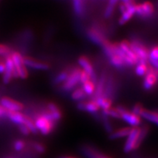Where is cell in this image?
<instances>
[{"label": "cell", "instance_id": "52a82bcc", "mask_svg": "<svg viewBox=\"0 0 158 158\" xmlns=\"http://www.w3.org/2000/svg\"><path fill=\"white\" fill-rule=\"evenodd\" d=\"M87 36L91 41H92L96 45L102 46L103 43L107 40L106 35L103 31L98 27L93 26L87 30Z\"/></svg>", "mask_w": 158, "mask_h": 158}, {"label": "cell", "instance_id": "4dcf8cb0", "mask_svg": "<svg viewBox=\"0 0 158 158\" xmlns=\"http://www.w3.org/2000/svg\"><path fill=\"white\" fill-rule=\"evenodd\" d=\"M148 132H149V127H148L147 125H144L143 127L141 128V132H140V135L139 137H138L137 143H136L135 149H138V148L141 146L142 142H143L144 141V139H145Z\"/></svg>", "mask_w": 158, "mask_h": 158}, {"label": "cell", "instance_id": "ab89813d", "mask_svg": "<svg viewBox=\"0 0 158 158\" xmlns=\"http://www.w3.org/2000/svg\"><path fill=\"white\" fill-rule=\"evenodd\" d=\"M19 127L20 132H21L23 135H29V133H31L30 131H29V128L27 127L25 124H21V125H19Z\"/></svg>", "mask_w": 158, "mask_h": 158}, {"label": "cell", "instance_id": "6da1fadb", "mask_svg": "<svg viewBox=\"0 0 158 158\" xmlns=\"http://www.w3.org/2000/svg\"><path fill=\"white\" fill-rule=\"evenodd\" d=\"M34 122L37 131H40L44 135H48L52 132L56 123L48 110L37 116Z\"/></svg>", "mask_w": 158, "mask_h": 158}, {"label": "cell", "instance_id": "b9f144b4", "mask_svg": "<svg viewBox=\"0 0 158 158\" xmlns=\"http://www.w3.org/2000/svg\"><path fill=\"white\" fill-rule=\"evenodd\" d=\"M7 110H5L3 108H2L1 106H0V116H7Z\"/></svg>", "mask_w": 158, "mask_h": 158}, {"label": "cell", "instance_id": "9c48e42d", "mask_svg": "<svg viewBox=\"0 0 158 158\" xmlns=\"http://www.w3.org/2000/svg\"><path fill=\"white\" fill-rule=\"evenodd\" d=\"M140 132H141V128L138 127L131 128L129 135H127V141H126V143L124 144V152H130L132 150L135 149L136 143H137L138 137H139L140 135Z\"/></svg>", "mask_w": 158, "mask_h": 158}, {"label": "cell", "instance_id": "9a60e30c", "mask_svg": "<svg viewBox=\"0 0 158 158\" xmlns=\"http://www.w3.org/2000/svg\"><path fill=\"white\" fill-rule=\"evenodd\" d=\"M77 108L82 111H86L90 114H95L100 110V107L93 100L89 101H81L77 105Z\"/></svg>", "mask_w": 158, "mask_h": 158}, {"label": "cell", "instance_id": "484cf974", "mask_svg": "<svg viewBox=\"0 0 158 158\" xmlns=\"http://www.w3.org/2000/svg\"><path fill=\"white\" fill-rule=\"evenodd\" d=\"M136 64L135 74L138 76H145L149 70V65L146 62H138Z\"/></svg>", "mask_w": 158, "mask_h": 158}, {"label": "cell", "instance_id": "44dd1931", "mask_svg": "<svg viewBox=\"0 0 158 158\" xmlns=\"http://www.w3.org/2000/svg\"><path fill=\"white\" fill-rule=\"evenodd\" d=\"M140 116H142L147 121L153 122V123L157 124L158 125V112L157 111H152V110H147L143 108Z\"/></svg>", "mask_w": 158, "mask_h": 158}, {"label": "cell", "instance_id": "74e56055", "mask_svg": "<svg viewBox=\"0 0 158 158\" xmlns=\"http://www.w3.org/2000/svg\"><path fill=\"white\" fill-rule=\"evenodd\" d=\"M91 80L90 77L89 75L86 73L85 71H84L83 70H81V74H80V82L81 84H84V83L88 81Z\"/></svg>", "mask_w": 158, "mask_h": 158}, {"label": "cell", "instance_id": "7c38bea8", "mask_svg": "<svg viewBox=\"0 0 158 158\" xmlns=\"http://www.w3.org/2000/svg\"><path fill=\"white\" fill-rule=\"evenodd\" d=\"M23 62L27 68H30L34 70H46L50 68V64L46 62H40L29 56L23 57Z\"/></svg>", "mask_w": 158, "mask_h": 158}, {"label": "cell", "instance_id": "30bf717a", "mask_svg": "<svg viewBox=\"0 0 158 158\" xmlns=\"http://www.w3.org/2000/svg\"><path fill=\"white\" fill-rule=\"evenodd\" d=\"M0 105L1 107L7 111L11 112H20L23 109V105L21 102L15 101L13 99L7 98H2L0 100Z\"/></svg>", "mask_w": 158, "mask_h": 158}, {"label": "cell", "instance_id": "2e32d148", "mask_svg": "<svg viewBox=\"0 0 158 158\" xmlns=\"http://www.w3.org/2000/svg\"><path fill=\"white\" fill-rule=\"evenodd\" d=\"M118 46L121 50L123 51L124 54L129 58L130 60L133 61V62L136 64L138 62V59L135 54V53L133 52V51L132 50L131 47H130V42L127 40H123L121 43H118Z\"/></svg>", "mask_w": 158, "mask_h": 158}, {"label": "cell", "instance_id": "cb8c5ba5", "mask_svg": "<svg viewBox=\"0 0 158 158\" xmlns=\"http://www.w3.org/2000/svg\"><path fill=\"white\" fill-rule=\"evenodd\" d=\"M130 130H131V128L130 127L121 128L120 130H116L115 132H112L109 135V138L110 140H115L118 139V138L126 137L129 135Z\"/></svg>", "mask_w": 158, "mask_h": 158}, {"label": "cell", "instance_id": "ba28073f", "mask_svg": "<svg viewBox=\"0 0 158 158\" xmlns=\"http://www.w3.org/2000/svg\"><path fill=\"white\" fill-rule=\"evenodd\" d=\"M78 62L79 65L83 68V70L85 71L89 76L91 81L96 84L97 81H98V76H97L95 71H94L93 65L90 62L89 59L86 56H81L78 58Z\"/></svg>", "mask_w": 158, "mask_h": 158}, {"label": "cell", "instance_id": "7402d4cb", "mask_svg": "<svg viewBox=\"0 0 158 158\" xmlns=\"http://www.w3.org/2000/svg\"><path fill=\"white\" fill-rule=\"evenodd\" d=\"M94 101L96 102V103L98 105L100 108H102V110H108L111 108L112 106V99L108 98L107 97L103 96L100 98L94 99Z\"/></svg>", "mask_w": 158, "mask_h": 158}, {"label": "cell", "instance_id": "8992f818", "mask_svg": "<svg viewBox=\"0 0 158 158\" xmlns=\"http://www.w3.org/2000/svg\"><path fill=\"white\" fill-rule=\"evenodd\" d=\"M155 13L153 4L150 2H145L142 4L135 5V14L141 19L152 18Z\"/></svg>", "mask_w": 158, "mask_h": 158}, {"label": "cell", "instance_id": "7a4b0ae2", "mask_svg": "<svg viewBox=\"0 0 158 158\" xmlns=\"http://www.w3.org/2000/svg\"><path fill=\"white\" fill-rule=\"evenodd\" d=\"M10 57L14 64L15 73L17 78L26 79L28 77L27 68L25 66L23 62V56L19 52H13Z\"/></svg>", "mask_w": 158, "mask_h": 158}, {"label": "cell", "instance_id": "d590c367", "mask_svg": "<svg viewBox=\"0 0 158 158\" xmlns=\"http://www.w3.org/2000/svg\"><path fill=\"white\" fill-rule=\"evenodd\" d=\"M13 147H14L15 151H22L25 147V143L23 141H21V140H18V141H16L14 143V146Z\"/></svg>", "mask_w": 158, "mask_h": 158}, {"label": "cell", "instance_id": "60d3db41", "mask_svg": "<svg viewBox=\"0 0 158 158\" xmlns=\"http://www.w3.org/2000/svg\"><path fill=\"white\" fill-rule=\"evenodd\" d=\"M5 70V62H2L0 61V73L3 74Z\"/></svg>", "mask_w": 158, "mask_h": 158}, {"label": "cell", "instance_id": "f1b7e54d", "mask_svg": "<svg viewBox=\"0 0 158 158\" xmlns=\"http://www.w3.org/2000/svg\"><path fill=\"white\" fill-rule=\"evenodd\" d=\"M71 70H63L60 72L55 76L54 79V84H63L70 74Z\"/></svg>", "mask_w": 158, "mask_h": 158}, {"label": "cell", "instance_id": "ffe728a7", "mask_svg": "<svg viewBox=\"0 0 158 158\" xmlns=\"http://www.w3.org/2000/svg\"><path fill=\"white\" fill-rule=\"evenodd\" d=\"M108 59H109L110 64L113 65L114 68L117 69H123L127 66L124 59L114 52L111 56L108 57Z\"/></svg>", "mask_w": 158, "mask_h": 158}, {"label": "cell", "instance_id": "277c9868", "mask_svg": "<svg viewBox=\"0 0 158 158\" xmlns=\"http://www.w3.org/2000/svg\"><path fill=\"white\" fill-rule=\"evenodd\" d=\"M81 70L79 68H75L70 71L68 78L62 84V89L64 92H70L76 88V85L80 82Z\"/></svg>", "mask_w": 158, "mask_h": 158}, {"label": "cell", "instance_id": "7bdbcfd3", "mask_svg": "<svg viewBox=\"0 0 158 158\" xmlns=\"http://www.w3.org/2000/svg\"><path fill=\"white\" fill-rule=\"evenodd\" d=\"M121 1H122V3H123V4L135 2V1H134V0H121Z\"/></svg>", "mask_w": 158, "mask_h": 158}, {"label": "cell", "instance_id": "4316f807", "mask_svg": "<svg viewBox=\"0 0 158 158\" xmlns=\"http://www.w3.org/2000/svg\"><path fill=\"white\" fill-rule=\"evenodd\" d=\"M86 94L82 88L74 89L72 94H71V98L73 100H77V101L83 100L84 99L86 98Z\"/></svg>", "mask_w": 158, "mask_h": 158}, {"label": "cell", "instance_id": "4fadbf2b", "mask_svg": "<svg viewBox=\"0 0 158 158\" xmlns=\"http://www.w3.org/2000/svg\"><path fill=\"white\" fill-rule=\"evenodd\" d=\"M126 5V10L121 13V16L118 19V23L119 25H124L127 23L133 15L135 14V2L124 4Z\"/></svg>", "mask_w": 158, "mask_h": 158}, {"label": "cell", "instance_id": "5b68a950", "mask_svg": "<svg viewBox=\"0 0 158 158\" xmlns=\"http://www.w3.org/2000/svg\"><path fill=\"white\" fill-rule=\"evenodd\" d=\"M158 82V70L152 66L149 67V70L145 75L143 79V86L144 89L149 91L155 87Z\"/></svg>", "mask_w": 158, "mask_h": 158}, {"label": "cell", "instance_id": "e0dca14e", "mask_svg": "<svg viewBox=\"0 0 158 158\" xmlns=\"http://www.w3.org/2000/svg\"><path fill=\"white\" fill-rule=\"evenodd\" d=\"M82 152L87 158H106L107 156L99 152L98 150L90 147H83Z\"/></svg>", "mask_w": 158, "mask_h": 158}, {"label": "cell", "instance_id": "ee69618b", "mask_svg": "<svg viewBox=\"0 0 158 158\" xmlns=\"http://www.w3.org/2000/svg\"><path fill=\"white\" fill-rule=\"evenodd\" d=\"M59 158H73V157H66V156H64V157H61Z\"/></svg>", "mask_w": 158, "mask_h": 158}, {"label": "cell", "instance_id": "ac0fdd59", "mask_svg": "<svg viewBox=\"0 0 158 158\" xmlns=\"http://www.w3.org/2000/svg\"><path fill=\"white\" fill-rule=\"evenodd\" d=\"M7 116L10 118V120L13 122L14 124H16L18 125H21L24 124L26 116L21 114V112H7Z\"/></svg>", "mask_w": 158, "mask_h": 158}, {"label": "cell", "instance_id": "1f68e13d", "mask_svg": "<svg viewBox=\"0 0 158 158\" xmlns=\"http://www.w3.org/2000/svg\"><path fill=\"white\" fill-rule=\"evenodd\" d=\"M25 124V125L29 128L30 133H33V134H37V130L36 127H35V122H33L30 118L28 117V116H26L25 122H24V124Z\"/></svg>", "mask_w": 158, "mask_h": 158}, {"label": "cell", "instance_id": "d4e9b609", "mask_svg": "<svg viewBox=\"0 0 158 158\" xmlns=\"http://www.w3.org/2000/svg\"><path fill=\"white\" fill-rule=\"evenodd\" d=\"M74 13L77 16L81 17L85 13V5L83 0H73Z\"/></svg>", "mask_w": 158, "mask_h": 158}, {"label": "cell", "instance_id": "8d00e7d4", "mask_svg": "<svg viewBox=\"0 0 158 158\" xmlns=\"http://www.w3.org/2000/svg\"><path fill=\"white\" fill-rule=\"evenodd\" d=\"M143 110V107L142 106V105L138 103V104L135 105V106H133V110H132V112H133L134 114H135V115L140 116H141V114Z\"/></svg>", "mask_w": 158, "mask_h": 158}, {"label": "cell", "instance_id": "5bb4252c", "mask_svg": "<svg viewBox=\"0 0 158 158\" xmlns=\"http://www.w3.org/2000/svg\"><path fill=\"white\" fill-rule=\"evenodd\" d=\"M121 118L133 127H138L141 122L140 116L134 114L132 111H129L127 109L121 114Z\"/></svg>", "mask_w": 158, "mask_h": 158}, {"label": "cell", "instance_id": "f35d334b", "mask_svg": "<svg viewBox=\"0 0 158 158\" xmlns=\"http://www.w3.org/2000/svg\"><path fill=\"white\" fill-rule=\"evenodd\" d=\"M34 149H35V151L40 154L44 153L45 151V148L44 147V145H43L42 143H35L34 144Z\"/></svg>", "mask_w": 158, "mask_h": 158}, {"label": "cell", "instance_id": "d6a6232c", "mask_svg": "<svg viewBox=\"0 0 158 158\" xmlns=\"http://www.w3.org/2000/svg\"><path fill=\"white\" fill-rule=\"evenodd\" d=\"M13 53V51L5 45L0 44V56L7 57L10 56Z\"/></svg>", "mask_w": 158, "mask_h": 158}, {"label": "cell", "instance_id": "d6986e66", "mask_svg": "<svg viewBox=\"0 0 158 158\" xmlns=\"http://www.w3.org/2000/svg\"><path fill=\"white\" fill-rule=\"evenodd\" d=\"M47 108H48V111L52 116L53 119L54 120L55 122L59 121L62 118V112H61V110L58 106L55 103H54V102H49L48 106H47Z\"/></svg>", "mask_w": 158, "mask_h": 158}, {"label": "cell", "instance_id": "3957f363", "mask_svg": "<svg viewBox=\"0 0 158 158\" xmlns=\"http://www.w3.org/2000/svg\"><path fill=\"white\" fill-rule=\"evenodd\" d=\"M130 45L132 50L133 51V52L137 56L138 62H147L149 61V51L141 41L138 40H134L130 42Z\"/></svg>", "mask_w": 158, "mask_h": 158}, {"label": "cell", "instance_id": "83f0119b", "mask_svg": "<svg viewBox=\"0 0 158 158\" xmlns=\"http://www.w3.org/2000/svg\"><path fill=\"white\" fill-rule=\"evenodd\" d=\"M83 85V89H84V92L86 93V95H92L94 93V91H95L96 84L89 80L88 81L82 84Z\"/></svg>", "mask_w": 158, "mask_h": 158}, {"label": "cell", "instance_id": "836d02e7", "mask_svg": "<svg viewBox=\"0 0 158 158\" xmlns=\"http://www.w3.org/2000/svg\"><path fill=\"white\" fill-rule=\"evenodd\" d=\"M149 61H158V45L152 47L149 51Z\"/></svg>", "mask_w": 158, "mask_h": 158}, {"label": "cell", "instance_id": "e575fe53", "mask_svg": "<svg viewBox=\"0 0 158 158\" xmlns=\"http://www.w3.org/2000/svg\"><path fill=\"white\" fill-rule=\"evenodd\" d=\"M102 122H103L105 130H106V132L110 134L112 132H113V127H112V124L110 122V120L108 117L102 115Z\"/></svg>", "mask_w": 158, "mask_h": 158}, {"label": "cell", "instance_id": "8fae6325", "mask_svg": "<svg viewBox=\"0 0 158 158\" xmlns=\"http://www.w3.org/2000/svg\"><path fill=\"white\" fill-rule=\"evenodd\" d=\"M5 70L3 73V82L5 84H9L11 81L13 77H16V73H15L14 64H13V60H12L10 56L6 57L5 61Z\"/></svg>", "mask_w": 158, "mask_h": 158}, {"label": "cell", "instance_id": "f6af8a7d", "mask_svg": "<svg viewBox=\"0 0 158 158\" xmlns=\"http://www.w3.org/2000/svg\"><path fill=\"white\" fill-rule=\"evenodd\" d=\"M106 158H110V157H106Z\"/></svg>", "mask_w": 158, "mask_h": 158}, {"label": "cell", "instance_id": "603a6c76", "mask_svg": "<svg viewBox=\"0 0 158 158\" xmlns=\"http://www.w3.org/2000/svg\"><path fill=\"white\" fill-rule=\"evenodd\" d=\"M118 2V0H108L107 6L104 11V17L106 19H109L113 15Z\"/></svg>", "mask_w": 158, "mask_h": 158}, {"label": "cell", "instance_id": "f546056e", "mask_svg": "<svg viewBox=\"0 0 158 158\" xmlns=\"http://www.w3.org/2000/svg\"><path fill=\"white\" fill-rule=\"evenodd\" d=\"M102 115L107 117H113L116 118H121V114L116 108H110L108 110H102Z\"/></svg>", "mask_w": 158, "mask_h": 158}]
</instances>
